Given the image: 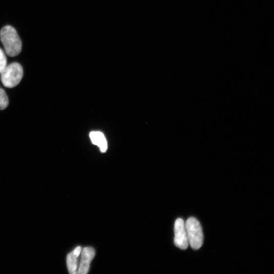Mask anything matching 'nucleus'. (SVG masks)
Segmentation results:
<instances>
[{
	"label": "nucleus",
	"instance_id": "f257e3e1",
	"mask_svg": "<svg viewBox=\"0 0 274 274\" xmlns=\"http://www.w3.org/2000/svg\"><path fill=\"white\" fill-rule=\"evenodd\" d=\"M0 40L4 46L5 53L11 57H15L21 52L22 42L15 28L7 26L0 31Z\"/></svg>",
	"mask_w": 274,
	"mask_h": 274
},
{
	"label": "nucleus",
	"instance_id": "f03ea898",
	"mask_svg": "<svg viewBox=\"0 0 274 274\" xmlns=\"http://www.w3.org/2000/svg\"><path fill=\"white\" fill-rule=\"evenodd\" d=\"M185 224L189 244L194 250H198L203 245L204 241L200 223L195 218L191 217L187 220Z\"/></svg>",
	"mask_w": 274,
	"mask_h": 274
},
{
	"label": "nucleus",
	"instance_id": "7ed1b4c3",
	"mask_svg": "<svg viewBox=\"0 0 274 274\" xmlns=\"http://www.w3.org/2000/svg\"><path fill=\"white\" fill-rule=\"evenodd\" d=\"M23 76L22 66L18 63H13L5 68L1 74V80L7 88H14L21 81Z\"/></svg>",
	"mask_w": 274,
	"mask_h": 274
},
{
	"label": "nucleus",
	"instance_id": "20e7f679",
	"mask_svg": "<svg viewBox=\"0 0 274 274\" xmlns=\"http://www.w3.org/2000/svg\"><path fill=\"white\" fill-rule=\"evenodd\" d=\"M174 244L182 250H185L189 245L188 234H187L185 224L181 218L177 219L174 226Z\"/></svg>",
	"mask_w": 274,
	"mask_h": 274
},
{
	"label": "nucleus",
	"instance_id": "39448f33",
	"mask_svg": "<svg viewBox=\"0 0 274 274\" xmlns=\"http://www.w3.org/2000/svg\"><path fill=\"white\" fill-rule=\"evenodd\" d=\"M80 254L81 256L78 273L86 274L89 271L91 261L95 256V251L93 248L87 247L81 250Z\"/></svg>",
	"mask_w": 274,
	"mask_h": 274
},
{
	"label": "nucleus",
	"instance_id": "423d86ee",
	"mask_svg": "<svg viewBox=\"0 0 274 274\" xmlns=\"http://www.w3.org/2000/svg\"><path fill=\"white\" fill-rule=\"evenodd\" d=\"M81 247L78 246L68 254L67 257V264L69 272L71 274H78V257L81 252Z\"/></svg>",
	"mask_w": 274,
	"mask_h": 274
},
{
	"label": "nucleus",
	"instance_id": "0eeeda50",
	"mask_svg": "<svg viewBox=\"0 0 274 274\" xmlns=\"http://www.w3.org/2000/svg\"><path fill=\"white\" fill-rule=\"evenodd\" d=\"M92 142L97 145L102 152L105 153L107 149V142L104 134L100 132H92L90 135Z\"/></svg>",
	"mask_w": 274,
	"mask_h": 274
},
{
	"label": "nucleus",
	"instance_id": "6e6552de",
	"mask_svg": "<svg viewBox=\"0 0 274 274\" xmlns=\"http://www.w3.org/2000/svg\"><path fill=\"white\" fill-rule=\"evenodd\" d=\"M9 105V99L5 92L0 88V110L6 109Z\"/></svg>",
	"mask_w": 274,
	"mask_h": 274
},
{
	"label": "nucleus",
	"instance_id": "1a4fd4ad",
	"mask_svg": "<svg viewBox=\"0 0 274 274\" xmlns=\"http://www.w3.org/2000/svg\"><path fill=\"white\" fill-rule=\"evenodd\" d=\"M7 66V58L2 49L0 48V74Z\"/></svg>",
	"mask_w": 274,
	"mask_h": 274
}]
</instances>
